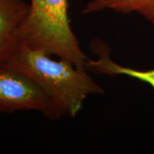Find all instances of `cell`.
Here are the masks:
<instances>
[{
  "label": "cell",
  "instance_id": "3",
  "mask_svg": "<svg viewBox=\"0 0 154 154\" xmlns=\"http://www.w3.org/2000/svg\"><path fill=\"white\" fill-rule=\"evenodd\" d=\"M38 111L50 120L66 116V112L24 72L5 64L0 67V114Z\"/></svg>",
  "mask_w": 154,
  "mask_h": 154
},
{
  "label": "cell",
  "instance_id": "4",
  "mask_svg": "<svg viewBox=\"0 0 154 154\" xmlns=\"http://www.w3.org/2000/svg\"><path fill=\"white\" fill-rule=\"evenodd\" d=\"M29 4L25 0H0V67L5 65L20 45V29Z\"/></svg>",
  "mask_w": 154,
  "mask_h": 154
},
{
  "label": "cell",
  "instance_id": "6",
  "mask_svg": "<svg viewBox=\"0 0 154 154\" xmlns=\"http://www.w3.org/2000/svg\"><path fill=\"white\" fill-rule=\"evenodd\" d=\"M99 58L96 60L88 59L86 69L88 70L98 72L99 74H105L107 75H127L139 80L142 82L150 85L154 90V69L148 70H138L123 67L116 63L110 58L105 51L99 53Z\"/></svg>",
  "mask_w": 154,
  "mask_h": 154
},
{
  "label": "cell",
  "instance_id": "1",
  "mask_svg": "<svg viewBox=\"0 0 154 154\" xmlns=\"http://www.w3.org/2000/svg\"><path fill=\"white\" fill-rule=\"evenodd\" d=\"M5 64L31 77L68 116L75 117L89 95L104 93L86 69L24 45H20Z\"/></svg>",
  "mask_w": 154,
  "mask_h": 154
},
{
  "label": "cell",
  "instance_id": "5",
  "mask_svg": "<svg viewBox=\"0 0 154 154\" xmlns=\"http://www.w3.org/2000/svg\"><path fill=\"white\" fill-rule=\"evenodd\" d=\"M111 11L118 14L137 13L154 27V0H91L83 14Z\"/></svg>",
  "mask_w": 154,
  "mask_h": 154
},
{
  "label": "cell",
  "instance_id": "2",
  "mask_svg": "<svg viewBox=\"0 0 154 154\" xmlns=\"http://www.w3.org/2000/svg\"><path fill=\"white\" fill-rule=\"evenodd\" d=\"M68 7V0H30L21 44L86 69L88 58L72 30Z\"/></svg>",
  "mask_w": 154,
  "mask_h": 154
}]
</instances>
